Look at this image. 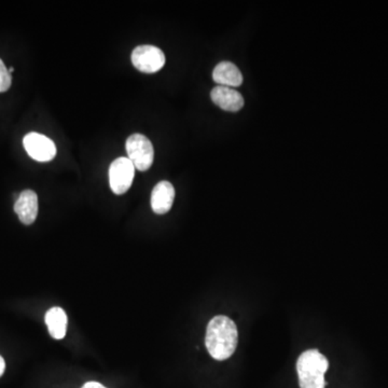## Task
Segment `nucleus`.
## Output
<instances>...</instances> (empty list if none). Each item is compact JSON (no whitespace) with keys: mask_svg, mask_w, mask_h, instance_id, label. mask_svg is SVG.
<instances>
[{"mask_svg":"<svg viewBox=\"0 0 388 388\" xmlns=\"http://www.w3.org/2000/svg\"><path fill=\"white\" fill-rule=\"evenodd\" d=\"M239 342V331L232 319L224 315L215 316L206 329L205 346L216 360H226L234 354Z\"/></svg>","mask_w":388,"mask_h":388,"instance_id":"1","label":"nucleus"},{"mask_svg":"<svg viewBox=\"0 0 388 388\" xmlns=\"http://www.w3.org/2000/svg\"><path fill=\"white\" fill-rule=\"evenodd\" d=\"M328 359L317 350H305L299 357L297 371L300 388H325Z\"/></svg>","mask_w":388,"mask_h":388,"instance_id":"2","label":"nucleus"},{"mask_svg":"<svg viewBox=\"0 0 388 388\" xmlns=\"http://www.w3.org/2000/svg\"><path fill=\"white\" fill-rule=\"evenodd\" d=\"M127 158L136 169L146 172L152 167L154 159V149L149 138L142 134H133L127 140Z\"/></svg>","mask_w":388,"mask_h":388,"instance_id":"3","label":"nucleus"},{"mask_svg":"<svg viewBox=\"0 0 388 388\" xmlns=\"http://www.w3.org/2000/svg\"><path fill=\"white\" fill-rule=\"evenodd\" d=\"M134 67L144 74H154L165 65V55L154 45H144L135 47L132 52Z\"/></svg>","mask_w":388,"mask_h":388,"instance_id":"4","label":"nucleus"},{"mask_svg":"<svg viewBox=\"0 0 388 388\" xmlns=\"http://www.w3.org/2000/svg\"><path fill=\"white\" fill-rule=\"evenodd\" d=\"M135 166L129 158L115 159L109 167V183L113 193L120 195L129 191L135 175Z\"/></svg>","mask_w":388,"mask_h":388,"instance_id":"5","label":"nucleus"},{"mask_svg":"<svg viewBox=\"0 0 388 388\" xmlns=\"http://www.w3.org/2000/svg\"><path fill=\"white\" fill-rule=\"evenodd\" d=\"M23 146L30 158L38 162H49L57 156V147L53 140L42 134L28 133L23 138Z\"/></svg>","mask_w":388,"mask_h":388,"instance_id":"6","label":"nucleus"},{"mask_svg":"<svg viewBox=\"0 0 388 388\" xmlns=\"http://www.w3.org/2000/svg\"><path fill=\"white\" fill-rule=\"evenodd\" d=\"M212 103L222 110L236 113L244 107V97L239 91L228 86H217L210 92Z\"/></svg>","mask_w":388,"mask_h":388,"instance_id":"7","label":"nucleus"},{"mask_svg":"<svg viewBox=\"0 0 388 388\" xmlns=\"http://www.w3.org/2000/svg\"><path fill=\"white\" fill-rule=\"evenodd\" d=\"M14 212L22 224L30 226L34 224L38 216V197L33 190H25L18 195L14 204Z\"/></svg>","mask_w":388,"mask_h":388,"instance_id":"8","label":"nucleus"},{"mask_svg":"<svg viewBox=\"0 0 388 388\" xmlns=\"http://www.w3.org/2000/svg\"><path fill=\"white\" fill-rule=\"evenodd\" d=\"M175 189L169 181H160L152 190V207L156 214L164 215L172 208Z\"/></svg>","mask_w":388,"mask_h":388,"instance_id":"9","label":"nucleus"},{"mask_svg":"<svg viewBox=\"0 0 388 388\" xmlns=\"http://www.w3.org/2000/svg\"><path fill=\"white\" fill-rule=\"evenodd\" d=\"M212 79L218 86L237 88L243 84V75L236 65L231 62H222L215 67Z\"/></svg>","mask_w":388,"mask_h":388,"instance_id":"10","label":"nucleus"},{"mask_svg":"<svg viewBox=\"0 0 388 388\" xmlns=\"http://www.w3.org/2000/svg\"><path fill=\"white\" fill-rule=\"evenodd\" d=\"M45 325L55 340H62L67 331V315L62 307H52L45 314Z\"/></svg>","mask_w":388,"mask_h":388,"instance_id":"11","label":"nucleus"},{"mask_svg":"<svg viewBox=\"0 0 388 388\" xmlns=\"http://www.w3.org/2000/svg\"><path fill=\"white\" fill-rule=\"evenodd\" d=\"M12 84L11 74L6 67L3 59H0V93L9 90Z\"/></svg>","mask_w":388,"mask_h":388,"instance_id":"12","label":"nucleus"},{"mask_svg":"<svg viewBox=\"0 0 388 388\" xmlns=\"http://www.w3.org/2000/svg\"><path fill=\"white\" fill-rule=\"evenodd\" d=\"M82 388H107L104 385H102L101 383H97V382H89V383L84 384V387Z\"/></svg>","mask_w":388,"mask_h":388,"instance_id":"13","label":"nucleus"},{"mask_svg":"<svg viewBox=\"0 0 388 388\" xmlns=\"http://www.w3.org/2000/svg\"><path fill=\"white\" fill-rule=\"evenodd\" d=\"M6 370V363L5 359L3 357L0 356V377L4 375Z\"/></svg>","mask_w":388,"mask_h":388,"instance_id":"14","label":"nucleus"},{"mask_svg":"<svg viewBox=\"0 0 388 388\" xmlns=\"http://www.w3.org/2000/svg\"><path fill=\"white\" fill-rule=\"evenodd\" d=\"M8 70H9L10 74H12V72H14V68L13 67H10L9 69H8Z\"/></svg>","mask_w":388,"mask_h":388,"instance_id":"15","label":"nucleus"}]
</instances>
